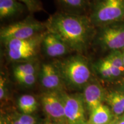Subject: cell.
Wrapping results in <instances>:
<instances>
[{
  "mask_svg": "<svg viewBox=\"0 0 124 124\" xmlns=\"http://www.w3.org/2000/svg\"><path fill=\"white\" fill-rule=\"evenodd\" d=\"M65 12L76 15H85L90 10L91 2L90 0H56Z\"/></svg>",
  "mask_w": 124,
  "mask_h": 124,
  "instance_id": "13",
  "label": "cell"
},
{
  "mask_svg": "<svg viewBox=\"0 0 124 124\" xmlns=\"http://www.w3.org/2000/svg\"><path fill=\"white\" fill-rule=\"evenodd\" d=\"M18 105L20 110L24 114H30L38 108V102L33 96L25 94L18 99Z\"/></svg>",
  "mask_w": 124,
  "mask_h": 124,
  "instance_id": "17",
  "label": "cell"
},
{
  "mask_svg": "<svg viewBox=\"0 0 124 124\" xmlns=\"http://www.w3.org/2000/svg\"><path fill=\"white\" fill-rule=\"evenodd\" d=\"M109 124H124V114L123 115L116 117Z\"/></svg>",
  "mask_w": 124,
  "mask_h": 124,
  "instance_id": "23",
  "label": "cell"
},
{
  "mask_svg": "<svg viewBox=\"0 0 124 124\" xmlns=\"http://www.w3.org/2000/svg\"><path fill=\"white\" fill-rule=\"evenodd\" d=\"M36 64L35 61L18 63L14 68V76L36 74L38 69Z\"/></svg>",
  "mask_w": 124,
  "mask_h": 124,
  "instance_id": "18",
  "label": "cell"
},
{
  "mask_svg": "<svg viewBox=\"0 0 124 124\" xmlns=\"http://www.w3.org/2000/svg\"><path fill=\"white\" fill-rule=\"evenodd\" d=\"M26 9L24 4L16 0H0V18L4 20L17 16Z\"/></svg>",
  "mask_w": 124,
  "mask_h": 124,
  "instance_id": "14",
  "label": "cell"
},
{
  "mask_svg": "<svg viewBox=\"0 0 124 124\" xmlns=\"http://www.w3.org/2000/svg\"><path fill=\"white\" fill-rule=\"evenodd\" d=\"M46 31L27 39H12L3 43L7 58L16 63L36 61Z\"/></svg>",
  "mask_w": 124,
  "mask_h": 124,
  "instance_id": "3",
  "label": "cell"
},
{
  "mask_svg": "<svg viewBox=\"0 0 124 124\" xmlns=\"http://www.w3.org/2000/svg\"><path fill=\"white\" fill-rule=\"evenodd\" d=\"M93 69L102 78L106 80H113L124 75L122 51L110 52L94 63Z\"/></svg>",
  "mask_w": 124,
  "mask_h": 124,
  "instance_id": "7",
  "label": "cell"
},
{
  "mask_svg": "<svg viewBox=\"0 0 124 124\" xmlns=\"http://www.w3.org/2000/svg\"><path fill=\"white\" fill-rule=\"evenodd\" d=\"M42 124H54L53 122H51V121H48L45 122H44V123Z\"/></svg>",
  "mask_w": 124,
  "mask_h": 124,
  "instance_id": "25",
  "label": "cell"
},
{
  "mask_svg": "<svg viewBox=\"0 0 124 124\" xmlns=\"http://www.w3.org/2000/svg\"><path fill=\"white\" fill-rule=\"evenodd\" d=\"M26 6L29 12L35 13L44 10L40 0H16Z\"/></svg>",
  "mask_w": 124,
  "mask_h": 124,
  "instance_id": "19",
  "label": "cell"
},
{
  "mask_svg": "<svg viewBox=\"0 0 124 124\" xmlns=\"http://www.w3.org/2000/svg\"><path fill=\"white\" fill-rule=\"evenodd\" d=\"M122 58H123V63H124V49L122 51Z\"/></svg>",
  "mask_w": 124,
  "mask_h": 124,
  "instance_id": "26",
  "label": "cell"
},
{
  "mask_svg": "<svg viewBox=\"0 0 124 124\" xmlns=\"http://www.w3.org/2000/svg\"><path fill=\"white\" fill-rule=\"evenodd\" d=\"M13 124H21V122H20V121H19V120H16L15 122H14V123H13Z\"/></svg>",
  "mask_w": 124,
  "mask_h": 124,
  "instance_id": "24",
  "label": "cell"
},
{
  "mask_svg": "<svg viewBox=\"0 0 124 124\" xmlns=\"http://www.w3.org/2000/svg\"><path fill=\"white\" fill-rule=\"evenodd\" d=\"M41 48L44 54L50 58H60L71 52L69 48L58 36L47 31L43 40Z\"/></svg>",
  "mask_w": 124,
  "mask_h": 124,
  "instance_id": "10",
  "label": "cell"
},
{
  "mask_svg": "<svg viewBox=\"0 0 124 124\" xmlns=\"http://www.w3.org/2000/svg\"><path fill=\"white\" fill-rule=\"evenodd\" d=\"M89 16L95 27L121 21L124 18V0H95Z\"/></svg>",
  "mask_w": 124,
  "mask_h": 124,
  "instance_id": "4",
  "label": "cell"
},
{
  "mask_svg": "<svg viewBox=\"0 0 124 124\" xmlns=\"http://www.w3.org/2000/svg\"><path fill=\"white\" fill-rule=\"evenodd\" d=\"M45 24L47 32L58 36L71 51L79 54L89 49L97 32L89 16L65 12L51 15Z\"/></svg>",
  "mask_w": 124,
  "mask_h": 124,
  "instance_id": "1",
  "label": "cell"
},
{
  "mask_svg": "<svg viewBox=\"0 0 124 124\" xmlns=\"http://www.w3.org/2000/svg\"><path fill=\"white\" fill-rule=\"evenodd\" d=\"M62 79L71 86L81 87L88 85L91 71L89 62L84 56L77 54L54 63Z\"/></svg>",
  "mask_w": 124,
  "mask_h": 124,
  "instance_id": "2",
  "label": "cell"
},
{
  "mask_svg": "<svg viewBox=\"0 0 124 124\" xmlns=\"http://www.w3.org/2000/svg\"><path fill=\"white\" fill-rule=\"evenodd\" d=\"M103 50L122 51L124 49V22L119 21L100 27L94 41Z\"/></svg>",
  "mask_w": 124,
  "mask_h": 124,
  "instance_id": "6",
  "label": "cell"
},
{
  "mask_svg": "<svg viewBox=\"0 0 124 124\" xmlns=\"http://www.w3.org/2000/svg\"><path fill=\"white\" fill-rule=\"evenodd\" d=\"M83 97L87 108L90 112L102 104L106 98L104 91L97 83H89L85 86Z\"/></svg>",
  "mask_w": 124,
  "mask_h": 124,
  "instance_id": "12",
  "label": "cell"
},
{
  "mask_svg": "<svg viewBox=\"0 0 124 124\" xmlns=\"http://www.w3.org/2000/svg\"><path fill=\"white\" fill-rule=\"evenodd\" d=\"M6 80L4 77L1 76L0 78V100H2L4 98L6 95L7 88L5 85Z\"/></svg>",
  "mask_w": 124,
  "mask_h": 124,
  "instance_id": "22",
  "label": "cell"
},
{
  "mask_svg": "<svg viewBox=\"0 0 124 124\" xmlns=\"http://www.w3.org/2000/svg\"><path fill=\"white\" fill-rule=\"evenodd\" d=\"M41 102L45 113L58 124H66L64 106L60 93L49 91L41 96Z\"/></svg>",
  "mask_w": 124,
  "mask_h": 124,
  "instance_id": "9",
  "label": "cell"
},
{
  "mask_svg": "<svg viewBox=\"0 0 124 124\" xmlns=\"http://www.w3.org/2000/svg\"><path fill=\"white\" fill-rule=\"evenodd\" d=\"M60 93L64 103L67 124H87L83 95Z\"/></svg>",
  "mask_w": 124,
  "mask_h": 124,
  "instance_id": "8",
  "label": "cell"
},
{
  "mask_svg": "<svg viewBox=\"0 0 124 124\" xmlns=\"http://www.w3.org/2000/svg\"><path fill=\"white\" fill-rule=\"evenodd\" d=\"M15 78L20 84L27 86H31L34 85L36 81V74H27L15 76Z\"/></svg>",
  "mask_w": 124,
  "mask_h": 124,
  "instance_id": "20",
  "label": "cell"
},
{
  "mask_svg": "<svg viewBox=\"0 0 124 124\" xmlns=\"http://www.w3.org/2000/svg\"><path fill=\"white\" fill-rule=\"evenodd\" d=\"M106 102L116 117L124 114V93L120 91H113L106 96Z\"/></svg>",
  "mask_w": 124,
  "mask_h": 124,
  "instance_id": "16",
  "label": "cell"
},
{
  "mask_svg": "<svg viewBox=\"0 0 124 124\" xmlns=\"http://www.w3.org/2000/svg\"><path fill=\"white\" fill-rule=\"evenodd\" d=\"M120 91H121V92L124 93V84L122 86V87H121V89Z\"/></svg>",
  "mask_w": 124,
  "mask_h": 124,
  "instance_id": "27",
  "label": "cell"
},
{
  "mask_svg": "<svg viewBox=\"0 0 124 124\" xmlns=\"http://www.w3.org/2000/svg\"><path fill=\"white\" fill-rule=\"evenodd\" d=\"M1 124H2V123H1Z\"/></svg>",
  "mask_w": 124,
  "mask_h": 124,
  "instance_id": "29",
  "label": "cell"
},
{
  "mask_svg": "<svg viewBox=\"0 0 124 124\" xmlns=\"http://www.w3.org/2000/svg\"><path fill=\"white\" fill-rule=\"evenodd\" d=\"M40 80L42 86L51 91H59L62 87V79L55 63H43L40 69Z\"/></svg>",
  "mask_w": 124,
  "mask_h": 124,
  "instance_id": "11",
  "label": "cell"
},
{
  "mask_svg": "<svg viewBox=\"0 0 124 124\" xmlns=\"http://www.w3.org/2000/svg\"><path fill=\"white\" fill-rule=\"evenodd\" d=\"M46 31L45 23L32 17L1 28L0 39L2 43L12 39H27Z\"/></svg>",
  "mask_w": 124,
  "mask_h": 124,
  "instance_id": "5",
  "label": "cell"
},
{
  "mask_svg": "<svg viewBox=\"0 0 124 124\" xmlns=\"http://www.w3.org/2000/svg\"><path fill=\"white\" fill-rule=\"evenodd\" d=\"M18 120L21 124H36L35 119L29 114H24L21 116Z\"/></svg>",
  "mask_w": 124,
  "mask_h": 124,
  "instance_id": "21",
  "label": "cell"
},
{
  "mask_svg": "<svg viewBox=\"0 0 124 124\" xmlns=\"http://www.w3.org/2000/svg\"><path fill=\"white\" fill-rule=\"evenodd\" d=\"M90 2H91V3H92L93 2H94V1H95V0H90Z\"/></svg>",
  "mask_w": 124,
  "mask_h": 124,
  "instance_id": "28",
  "label": "cell"
},
{
  "mask_svg": "<svg viewBox=\"0 0 124 124\" xmlns=\"http://www.w3.org/2000/svg\"><path fill=\"white\" fill-rule=\"evenodd\" d=\"M113 120L111 110L102 103L90 112L87 124H109Z\"/></svg>",
  "mask_w": 124,
  "mask_h": 124,
  "instance_id": "15",
  "label": "cell"
}]
</instances>
